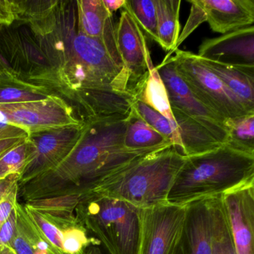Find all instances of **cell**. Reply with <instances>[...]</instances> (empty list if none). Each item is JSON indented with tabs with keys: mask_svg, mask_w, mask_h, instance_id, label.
I'll return each instance as SVG.
<instances>
[{
	"mask_svg": "<svg viewBox=\"0 0 254 254\" xmlns=\"http://www.w3.org/2000/svg\"><path fill=\"white\" fill-rule=\"evenodd\" d=\"M50 95L47 87L21 81L14 75L13 70L5 69L0 72V104L42 100Z\"/></svg>",
	"mask_w": 254,
	"mask_h": 254,
	"instance_id": "cell-22",
	"label": "cell"
},
{
	"mask_svg": "<svg viewBox=\"0 0 254 254\" xmlns=\"http://www.w3.org/2000/svg\"><path fill=\"white\" fill-rule=\"evenodd\" d=\"M184 157L171 145L136 159L87 192L109 196L139 209L166 203Z\"/></svg>",
	"mask_w": 254,
	"mask_h": 254,
	"instance_id": "cell-4",
	"label": "cell"
},
{
	"mask_svg": "<svg viewBox=\"0 0 254 254\" xmlns=\"http://www.w3.org/2000/svg\"><path fill=\"white\" fill-rule=\"evenodd\" d=\"M0 254H15L11 248H4L0 250Z\"/></svg>",
	"mask_w": 254,
	"mask_h": 254,
	"instance_id": "cell-37",
	"label": "cell"
},
{
	"mask_svg": "<svg viewBox=\"0 0 254 254\" xmlns=\"http://www.w3.org/2000/svg\"><path fill=\"white\" fill-rule=\"evenodd\" d=\"M66 50L55 51L56 81L64 83L74 94L96 89H113L129 95L128 84L123 73V63L117 48L115 24L108 20L103 37L90 38L75 31V10L71 16Z\"/></svg>",
	"mask_w": 254,
	"mask_h": 254,
	"instance_id": "cell-2",
	"label": "cell"
},
{
	"mask_svg": "<svg viewBox=\"0 0 254 254\" xmlns=\"http://www.w3.org/2000/svg\"><path fill=\"white\" fill-rule=\"evenodd\" d=\"M123 8L133 17L145 38L148 37L158 44L157 14L154 0H126Z\"/></svg>",
	"mask_w": 254,
	"mask_h": 254,
	"instance_id": "cell-28",
	"label": "cell"
},
{
	"mask_svg": "<svg viewBox=\"0 0 254 254\" xmlns=\"http://www.w3.org/2000/svg\"><path fill=\"white\" fill-rule=\"evenodd\" d=\"M136 99L160 113L171 123L176 124L166 87L153 62L150 64L149 74L145 86Z\"/></svg>",
	"mask_w": 254,
	"mask_h": 254,
	"instance_id": "cell-24",
	"label": "cell"
},
{
	"mask_svg": "<svg viewBox=\"0 0 254 254\" xmlns=\"http://www.w3.org/2000/svg\"><path fill=\"white\" fill-rule=\"evenodd\" d=\"M79 222L109 254H138L139 209L119 199L94 192L80 194L75 206Z\"/></svg>",
	"mask_w": 254,
	"mask_h": 254,
	"instance_id": "cell-5",
	"label": "cell"
},
{
	"mask_svg": "<svg viewBox=\"0 0 254 254\" xmlns=\"http://www.w3.org/2000/svg\"><path fill=\"white\" fill-rule=\"evenodd\" d=\"M102 1L106 9L111 14L120 8H123L126 2V0H102Z\"/></svg>",
	"mask_w": 254,
	"mask_h": 254,
	"instance_id": "cell-34",
	"label": "cell"
},
{
	"mask_svg": "<svg viewBox=\"0 0 254 254\" xmlns=\"http://www.w3.org/2000/svg\"><path fill=\"white\" fill-rule=\"evenodd\" d=\"M84 123L80 126H66L32 133L28 136L35 147L30 163L20 177V186L44 175L59 166L79 140Z\"/></svg>",
	"mask_w": 254,
	"mask_h": 254,
	"instance_id": "cell-11",
	"label": "cell"
},
{
	"mask_svg": "<svg viewBox=\"0 0 254 254\" xmlns=\"http://www.w3.org/2000/svg\"><path fill=\"white\" fill-rule=\"evenodd\" d=\"M2 64H3V61L2 60H1V56H0V72H1V71L2 70H3V69H3V68L2 67V66H2Z\"/></svg>",
	"mask_w": 254,
	"mask_h": 254,
	"instance_id": "cell-38",
	"label": "cell"
},
{
	"mask_svg": "<svg viewBox=\"0 0 254 254\" xmlns=\"http://www.w3.org/2000/svg\"><path fill=\"white\" fill-rule=\"evenodd\" d=\"M205 22L216 33L225 34L253 26V0H196Z\"/></svg>",
	"mask_w": 254,
	"mask_h": 254,
	"instance_id": "cell-16",
	"label": "cell"
},
{
	"mask_svg": "<svg viewBox=\"0 0 254 254\" xmlns=\"http://www.w3.org/2000/svg\"><path fill=\"white\" fill-rule=\"evenodd\" d=\"M236 254H254V181L221 196Z\"/></svg>",
	"mask_w": 254,
	"mask_h": 254,
	"instance_id": "cell-13",
	"label": "cell"
},
{
	"mask_svg": "<svg viewBox=\"0 0 254 254\" xmlns=\"http://www.w3.org/2000/svg\"><path fill=\"white\" fill-rule=\"evenodd\" d=\"M191 4V11H190V15L187 20V24L184 28L183 33L181 34L178 38L177 42L176 49L178 50V47L184 42V40L187 39V37L196 29L198 27L199 25L205 22L204 17H203V12L197 3L196 0H190L189 1Z\"/></svg>",
	"mask_w": 254,
	"mask_h": 254,
	"instance_id": "cell-30",
	"label": "cell"
},
{
	"mask_svg": "<svg viewBox=\"0 0 254 254\" xmlns=\"http://www.w3.org/2000/svg\"><path fill=\"white\" fill-rule=\"evenodd\" d=\"M28 133L22 129L8 125L0 124V139L8 138H26Z\"/></svg>",
	"mask_w": 254,
	"mask_h": 254,
	"instance_id": "cell-33",
	"label": "cell"
},
{
	"mask_svg": "<svg viewBox=\"0 0 254 254\" xmlns=\"http://www.w3.org/2000/svg\"><path fill=\"white\" fill-rule=\"evenodd\" d=\"M126 119L85 123L79 140L59 166L20 186L25 201L87 192L136 159L171 146L126 148Z\"/></svg>",
	"mask_w": 254,
	"mask_h": 254,
	"instance_id": "cell-1",
	"label": "cell"
},
{
	"mask_svg": "<svg viewBox=\"0 0 254 254\" xmlns=\"http://www.w3.org/2000/svg\"><path fill=\"white\" fill-rule=\"evenodd\" d=\"M200 59L249 113H254V66H232Z\"/></svg>",
	"mask_w": 254,
	"mask_h": 254,
	"instance_id": "cell-17",
	"label": "cell"
},
{
	"mask_svg": "<svg viewBox=\"0 0 254 254\" xmlns=\"http://www.w3.org/2000/svg\"><path fill=\"white\" fill-rule=\"evenodd\" d=\"M214 198L200 199L187 205L181 254H212Z\"/></svg>",
	"mask_w": 254,
	"mask_h": 254,
	"instance_id": "cell-15",
	"label": "cell"
},
{
	"mask_svg": "<svg viewBox=\"0 0 254 254\" xmlns=\"http://www.w3.org/2000/svg\"><path fill=\"white\" fill-rule=\"evenodd\" d=\"M254 181V154L227 144L215 149L184 157L167 202L185 206L224 193Z\"/></svg>",
	"mask_w": 254,
	"mask_h": 254,
	"instance_id": "cell-3",
	"label": "cell"
},
{
	"mask_svg": "<svg viewBox=\"0 0 254 254\" xmlns=\"http://www.w3.org/2000/svg\"><path fill=\"white\" fill-rule=\"evenodd\" d=\"M172 145V141L156 131L141 118L133 105L126 119L124 146L128 149L141 150Z\"/></svg>",
	"mask_w": 254,
	"mask_h": 254,
	"instance_id": "cell-21",
	"label": "cell"
},
{
	"mask_svg": "<svg viewBox=\"0 0 254 254\" xmlns=\"http://www.w3.org/2000/svg\"><path fill=\"white\" fill-rule=\"evenodd\" d=\"M212 254H236L221 196L214 198L213 250Z\"/></svg>",
	"mask_w": 254,
	"mask_h": 254,
	"instance_id": "cell-29",
	"label": "cell"
},
{
	"mask_svg": "<svg viewBox=\"0 0 254 254\" xmlns=\"http://www.w3.org/2000/svg\"><path fill=\"white\" fill-rule=\"evenodd\" d=\"M20 175L19 174H13L0 180V202L12 191L13 189L20 185Z\"/></svg>",
	"mask_w": 254,
	"mask_h": 254,
	"instance_id": "cell-32",
	"label": "cell"
},
{
	"mask_svg": "<svg viewBox=\"0 0 254 254\" xmlns=\"http://www.w3.org/2000/svg\"><path fill=\"white\" fill-rule=\"evenodd\" d=\"M78 28L80 32L90 38L103 37L108 20L112 17L102 0L76 1Z\"/></svg>",
	"mask_w": 254,
	"mask_h": 254,
	"instance_id": "cell-23",
	"label": "cell"
},
{
	"mask_svg": "<svg viewBox=\"0 0 254 254\" xmlns=\"http://www.w3.org/2000/svg\"><path fill=\"white\" fill-rule=\"evenodd\" d=\"M23 139L25 138H8V139H0V155Z\"/></svg>",
	"mask_w": 254,
	"mask_h": 254,
	"instance_id": "cell-35",
	"label": "cell"
},
{
	"mask_svg": "<svg viewBox=\"0 0 254 254\" xmlns=\"http://www.w3.org/2000/svg\"><path fill=\"white\" fill-rule=\"evenodd\" d=\"M157 14L158 44L169 52L166 58L176 51L180 36V10L181 0H154Z\"/></svg>",
	"mask_w": 254,
	"mask_h": 254,
	"instance_id": "cell-20",
	"label": "cell"
},
{
	"mask_svg": "<svg viewBox=\"0 0 254 254\" xmlns=\"http://www.w3.org/2000/svg\"><path fill=\"white\" fill-rule=\"evenodd\" d=\"M80 194L57 196L24 203L43 234L63 254H84L100 242L79 222L75 209Z\"/></svg>",
	"mask_w": 254,
	"mask_h": 254,
	"instance_id": "cell-6",
	"label": "cell"
},
{
	"mask_svg": "<svg viewBox=\"0 0 254 254\" xmlns=\"http://www.w3.org/2000/svg\"><path fill=\"white\" fill-rule=\"evenodd\" d=\"M15 210L17 227L11 245L15 254H63L43 234L19 200Z\"/></svg>",
	"mask_w": 254,
	"mask_h": 254,
	"instance_id": "cell-18",
	"label": "cell"
},
{
	"mask_svg": "<svg viewBox=\"0 0 254 254\" xmlns=\"http://www.w3.org/2000/svg\"><path fill=\"white\" fill-rule=\"evenodd\" d=\"M133 105L136 112L145 123H148L156 131L172 141L174 147L178 152L185 157L179 130L176 124L171 123L160 113L145 105L140 100L136 99Z\"/></svg>",
	"mask_w": 254,
	"mask_h": 254,
	"instance_id": "cell-27",
	"label": "cell"
},
{
	"mask_svg": "<svg viewBox=\"0 0 254 254\" xmlns=\"http://www.w3.org/2000/svg\"><path fill=\"white\" fill-rule=\"evenodd\" d=\"M172 111L179 130L185 157L207 152L222 145L195 120L178 110L172 108Z\"/></svg>",
	"mask_w": 254,
	"mask_h": 254,
	"instance_id": "cell-19",
	"label": "cell"
},
{
	"mask_svg": "<svg viewBox=\"0 0 254 254\" xmlns=\"http://www.w3.org/2000/svg\"><path fill=\"white\" fill-rule=\"evenodd\" d=\"M19 192L20 185L13 189L12 191L0 202V228L5 224L14 211L16 204L18 202Z\"/></svg>",
	"mask_w": 254,
	"mask_h": 254,
	"instance_id": "cell-31",
	"label": "cell"
},
{
	"mask_svg": "<svg viewBox=\"0 0 254 254\" xmlns=\"http://www.w3.org/2000/svg\"><path fill=\"white\" fill-rule=\"evenodd\" d=\"M84 254H103L99 246H91L87 250Z\"/></svg>",
	"mask_w": 254,
	"mask_h": 254,
	"instance_id": "cell-36",
	"label": "cell"
},
{
	"mask_svg": "<svg viewBox=\"0 0 254 254\" xmlns=\"http://www.w3.org/2000/svg\"><path fill=\"white\" fill-rule=\"evenodd\" d=\"M0 124L18 127L29 136L43 130L84 123L75 117L72 107L62 98L51 94L42 100L0 104Z\"/></svg>",
	"mask_w": 254,
	"mask_h": 254,
	"instance_id": "cell-9",
	"label": "cell"
},
{
	"mask_svg": "<svg viewBox=\"0 0 254 254\" xmlns=\"http://www.w3.org/2000/svg\"><path fill=\"white\" fill-rule=\"evenodd\" d=\"M197 56L224 64L254 66V25L218 38L204 40Z\"/></svg>",
	"mask_w": 254,
	"mask_h": 254,
	"instance_id": "cell-14",
	"label": "cell"
},
{
	"mask_svg": "<svg viewBox=\"0 0 254 254\" xmlns=\"http://www.w3.org/2000/svg\"><path fill=\"white\" fill-rule=\"evenodd\" d=\"M35 152V147L29 138L22 139L0 155V180L13 174L21 177Z\"/></svg>",
	"mask_w": 254,
	"mask_h": 254,
	"instance_id": "cell-26",
	"label": "cell"
},
{
	"mask_svg": "<svg viewBox=\"0 0 254 254\" xmlns=\"http://www.w3.org/2000/svg\"><path fill=\"white\" fill-rule=\"evenodd\" d=\"M115 33L123 73L127 78L130 96L136 99L145 86L152 63L146 38L133 17L123 8L115 24Z\"/></svg>",
	"mask_w": 254,
	"mask_h": 254,
	"instance_id": "cell-10",
	"label": "cell"
},
{
	"mask_svg": "<svg viewBox=\"0 0 254 254\" xmlns=\"http://www.w3.org/2000/svg\"><path fill=\"white\" fill-rule=\"evenodd\" d=\"M166 87L171 108L178 110L209 130L221 144L227 139L226 121L202 104L191 93L169 59L156 66Z\"/></svg>",
	"mask_w": 254,
	"mask_h": 254,
	"instance_id": "cell-12",
	"label": "cell"
},
{
	"mask_svg": "<svg viewBox=\"0 0 254 254\" xmlns=\"http://www.w3.org/2000/svg\"><path fill=\"white\" fill-rule=\"evenodd\" d=\"M186 212L169 202L139 209L138 254H181Z\"/></svg>",
	"mask_w": 254,
	"mask_h": 254,
	"instance_id": "cell-8",
	"label": "cell"
},
{
	"mask_svg": "<svg viewBox=\"0 0 254 254\" xmlns=\"http://www.w3.org/2000/svg\"><path fill=\"white\" fill-rule=\"evenodd\" d=\"M227 144L238 151L254 154V113L227 120Z\"/></svg>",
	"mask_w": 254,
	"mask_h": 254,
	"instance_id": "cell-25",
	"label": "cell"
},
{
	"mask_svg": "<svg viewBox=\"0 0 254 254\" xmlns=\"http://www.w3.org/2000/svg\"><path fill=\"white\" fill-rule=\"evenodd\" d=\"M169 59L177 72L194 96L225 121L249 113L225 84L191 52L177 50Z\"/></svg>",
	"mask_w": 254,
	"mask_h": 254,
	"instance_id": "cell-7",
	"label": "cell"
}]
</instances>
